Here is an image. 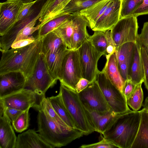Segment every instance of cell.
<instances>
[{
	"label": "cell",
	"instance_id": "cell-1",
	"mask_svg": "<svg viewBox=\"0 0 148 148\" xmlns=\"http://www.w3.org/2000/svg\"><path fill=\"white\" fill-rule=\"evenodd\" d=\"M42 38L38 37L27 46L1 52L0 75L11 71L22 73L26 79L33 73L41 54Z\"/></svg>",
	"mask_w": 148,
	"mask_h": 148
},
{
	"label": "cell",
	"instance_id": "cell-2",
	"mask_svg": "<svg viewBox=\"0 0 148 148\" xmlns=\"http://www.w3.org/2000/svg\"><path fill=\"white\" fill-rule=\"evenodd\" d=\"M141 110L121 114L102 134L119 148H131L136 135Z\"/></svg>",
	"mask_w": 148,
	"mask_h": 148
},
{
	"label": "cell",
	"instance_id": "cell-3",
	"mask_svg": "<svg viewBox=\"0 0 148 148\" xmlns=\"http://www.w3.org/2000/svg\"><path fill=\"white\" fill-rule=\"evenodd\" d=\"M38 111V131L42 138L54 148L65 146L84 135L78 129L67 128L58 124L42 110Z\"/></svg>",
	"mask_w": 148,
	"mask_h": 148
},
{
	"label": "cell",
	"instance_id": "cell-4",
	"mask_svg": "<svg viewBox=\"0 0 148 148\" xmlns=\"http://www.w3.org/2000/svg\"><path fill=\"white\" fill-rule=\"evenodd\" d=\"M59 93L77 129L86 135L94 131L88 121L85 108L76 91L60 84Z\"/></svg>",
	"mask_w": 148,
	"mask_h": 148
},
{
	"label": "cell",
	"instance_id": "cell-5",
	"mask_svg": "<svg viewBox=\"0 0 148 148\" xmlns=\"http://www.w3.org/2000/svg\"><path fill=\"white\" fill-rule=\"evenodd\" d=\"M57 82V80L51 75L44 55L41 53L33 73L26 79L23 89L31 90L41 95L45 96L48 89L53 87Z\"/></svg>",
	"mask_w": 148,
	"mask_h": 148
},
{
	"label": "cell",
	"instance_id": "cell-6",
	"mask_svg": "<svg viewBox=\"0 0 148 148\" xmlns=\"http://www.w3.org/2000/svg\"><path fill=\"white\" fill-rule=\"evenodd\" d=\"M97 81L111 110L120 114L131 110L123 93L111 82L102 71H99Z\"/></svg>",
	"mask_w": 148,
	"mask_h": 148
},
{
	"label": "cell",
	"instance_id": "cell-7",
	"mask_svg": "<svg viewBox=\"0 0 148 148\" xmlns=\"http://www.w3.org/2000/svg\"><path fill=\"white\" fill-rule=\"evenodd\" d=\"M45 96H42L31 90L23 89L16 92L0 98V104L4 108L9 107L24 111L32 107L39 111Z\"/></svg>",
	"mask_w": 148,
	"mask_h": 148
},
{
	"label": "cell",
	"instance_id": "cell-8",
	"mask_svg": "<svg viewBox=\"0 0 148 148\" xmlns=\"http://www.w3.org/2000/svg\"><path fill=\"white\" fill-rule=\"evenodd\" d=\"M82 76L90 83L97 80L98 60L102 55L98 52L88 40L77 49Z\"/></svg>",
	"mask_w": 148,
	"mask_h": 148
},
{
	"label": "cell",
	"instance_id": "cell-9",
	"mask_svg": "<svg viewBox=\"0 0 148 148\" xmlns=\"http://www.w3.org/2000/svg\"><path fill=\"white\" fill-rule=\"evenodd\" d=\"M137 17L131 15L120 19L110 30L116 48L126 42H136L138 28Z\"/></svg>",
	"mask_w": 148,
	"mask_h": 148
},
{
	"label": "cell",
	"instance_id": "cell-10",
	"mask_svg": "<svg viewBox=\"0 0 148 148\" xmlns=\"http://www.w3.org/2000/svg\"><path fill=\"white\" fill-rule=\"evenodd\" d=\"M78 95L81 102L86 109L100 113H104L111 110L97 80L90 83Z\"/></svg>",
	"mask_w": 148,
	"mask_h": 148
},
{
	"label": "cell",
	"instance_id": "cell-11",
	"mask_svg": "<svg viewBox=\"0 0 148 148\" xmlns=\"http://www.w3.org/2000/svg\"><path fill=\"white\" fill-rule=\"evenodd\" d=\"M82 78L77 49H70L66 55L64 59L62 77L60 81V84L76 91V85Z\"/></svg>",
	"mask_w": 148,
	"mask_h": 148
},
{
	"label": "cell",
	"instance_id": "cell-12",
	"mask_svg": "<svg viewBox=\"0 0 148 148\" xmlns=\"http://www.w3.org/2000/svg\"><path fill=\"white\" fill-rule=\"evenodd\" d=\"M23 3L19 0H7L0 3V36L11 28L17 22Z\"/></svg>",
	"mask_w": 148,
	"mask_h": 148
},
{
	"label": "cell",
	"instance_id": "cell-13",
	"mask_svg": "<svg viewBox=\"0 0 148 148\" xmlns=\"http://www.w3.org/2000/svg\"><path fill=\"white\" fill-rule=\"evenodd\" d=\"M33 5L27 16L16 22L11 28L1 36L0 50L1 52L10 49L18 32L39 15L41 7L38 9L37 7H36L35 5L33 7Z\"/></svg>",
	"mask_w": 148,
	"mask_h": 148
},
{
	"label": "cell",
	"instance_id": "cell-14",
	"mask_svg": "<svg viewBox=\"0 0 148 148\" xmlns=\"http://www.w3.org/2000/svg\"><path fill=\"white\" fill-rule=\"evenodd\" d=\"M0 98L23 89L26 78L21 72L11 71L0 75Z\"/></svg>",
	"mask_w": 148,
	"mask_h": 148
},
{
	"label": "cell",
	"instance_id": "cell-15",
	"mask_svg": "<svg viewBox=\"0 0 148 148\" xmlns=\"http://www.w3.org/2000/svg\"><path fill=\"white\" fill-rule=\"evenodd\" d=\"M121 0H112L92 30H110L119 20Z\"/></svg>",
	"mask_w": 148,
	"mask_h": 148
},
{
	"label": "cell",
	"instance_id": "cell-16",
	"mask_svg": "<svg viewBox=\"0 0 148 148\" xmlns=\"http://www.w3.org/2000/svg\"><path fill=\"white\" fill-rule=\"evenodd\" d=\"M135 43L128 42L116 48V54L119 69L123 78L125 81L130 80V71L133 59Z\"/></svg>",
	"mask_w": 148,
	"mask_h": 148
},
{
	"label": "cell",
	"instance_id": "cell-17",
	"mask_svg": "<svg viewBox=\"0 0 148 148\" xmlns=\"http://www.w3.org/2000/svg\"><path fill=\"white\" fill-rule=\"evenodd\" d=\"M85 109L88 121L94 131L101 134L122 114L116 113L111 110L104 113H100Z\"/></svg>",
	"mask_w": 148,
	"mask_h": 148
},
{
	"label": "cell",
	"instance_id": "cell-18",
	"mask_svg": "<svg viewBox=\"0 0 148 148\" xmlns=\"http://www.w3.org/2000/svg\"><path fill=\"white\" fill-rule=\"evenodd\" d=\"M65 46L57 52L43 55L49 71L52 77L60 81L62 77V68L65 56L70 50Z\"/></svg>",
	"mask_w": 148,
	"mask_h": 148
},
{
	"label": "cell",
	"instance_id": "cell-19",
	"mask_svg": "<svg viewBox=\"0 0 148 148\" xmlns=\"http://www.w3.org/2000/svg\"><path fill=\"white\" fill-rule=\"evenodd\" d=\"M73 14V30L71 41L72 49H77L85 41L89 36L87 27H89L88 23L83 16L79 13Z\"/></svg>",
	"mask_w": 148,
	"mask_h": 148
},
{
	"label": "cell",
	"instance_id": "cell-20",
	"mask_svg": "<svg viewBox=\"0 0 148 148\" xmlns=\"http://www.w3.org/2000/svg\"><path fill=\"white\" fill-rule=\"evenodd\" d=\"M34 130L29 129L19 134L16 148H53Z\"/></svg>",
	"mask_w": 148,
	"mask_h": 148
},
{
	"label": "cell",
	"instance_id": "cell-21",
	"mask_svg": "<svg viewBox=\"0 0 148 148\" xmlns=\"http://www.w3.org/2000/svg\"><path fill=\"white\" fill-rule=\"evenodd\" d=\"M106 62L102 71L111 82L122 92L125 81L118 68L115 52L106 58Z\"/></svg>",
	"mask_w": 148,
	"mask_h": 148
},
{
	"label": "cell",
	"instance_id": "cell-22",
	"mask_svg": "<svg viewBox=\"0 0 148 148\" xmlns=\"http://www.w3.org/2000/svg\"><path fill=\"white\" fill-rule=\"evenodd\" d=\"M71 0H47L42 5L38 19L42 25L63 13L65 7Z\"/></svg>",
	"mask_w": 148,
	"mask_h": 148
},
{
	"label": "cell",
	"instance_id": "cell-23",
	"mask_svg": "<svg viewBox=\"0 0 148 148\" xmlns=\"http://www.w3.org/2000/svg\"><path fill=\"white\" fill-rule=\"evenodd\" d=\"M11 123L3 111L0 115V148H16L17 137Z\"/></svg>",
	"mask_w": 148,
	"mask_h": 148
},
{
	"label": "cell",
	"instance_id": "cell-24",
	"mask_svg": "<svg viewBox=\"0 0 148 148\" xmlns=\"http://www.w3.org/2000/svg\"><path fill=\"white\" fill-rule=\"evenodd\" d=\"M112 0H102L81 11L79 14L88 21L89 27L92 29L96 22L107 8Z\"/></svg>",
	"mask_w": 148,
	"mask_h": 148
},
{
	"label": "cell",
	"instance_id": "cell-25",
	"mask_svg": "<svg viewBox=\"0 0 148 148\" xmlns=\"http://www.w3.org/2000/svg\"><path fill=\"white\" fill-rule=\"evenodd\" d=\"M140 48L139 45L135 43L134 56L130 68V80L136 84L143 82L144 79V69L141 56Z\"/></svg>",
	"mask_w": 148,
	"mask_h": 148
},
{
	"label": "cell",
	"instance_id": "cell-26",
	"mask_svg": "<svg viewBox=\"0 0 148 148\" xmlns=\"http://www.w3.org/2000/svg\"><path fill=\"white\" fill-rule=\"evenodd\" d=\"M148 148V110H141V118L138 132L131 148Z\"/></svg>",
	"mask_w": 148,
	"mask_h": 148
},
{
	"label": "cell",
	"instance_id": "cell-27",
	"mask_svg": "<svg viewBox=\"0 0 148 148\" xmlns=\"http://www.w3.org/2000/svg\"><path fill=\"white\" fill-rule=\"evenodd\" d=\"M48 98L55 111L68 126L70 128L77 129L73 119L63 101L60 93L59 92L57 95Z\"/></svg>",
	"mask_w": 148,
	"mask_h": 148
},
{
	"label": "cell",
	"instance_id": "cell-28",
	"mask_svg": "<svg viewBox=\"0 0 148 148\" xmlns=\"http://www.w3.org/2000/svg\"><path fill=\"white\" fill-rule=\"evenodd\" d=\"M65 46L62 39L53 31L42 37L41 53L45 55L56 52Z\"/></svg>",
	"mask_w": 148,
	"mask_h": 148
},
{
	"label": "cell",
	"instance_id": "cell-29",
	"mask_svg": "<svg viewBox=\"0 0 148 148\" xmlns=\"http://www.w3.org/2000/svg\"><path fill=\"white\" fill-rule=\"evenodd\" d=\"M72 15L69 13L63 12L47 22L38 30L37 38L42 37L53 31L69 18Z\"/></svg>",
	"mask_w": 148,
	"mask_h": 148
},
{
	"label": "cell",
	"instance_id": "cell-30",
	"mask_svg": "<svg viewBox=\"0 0 148 148\" xmlns=\"http://www.w3.org/2000/svg\"><path fill=\"white\" fill-rule=\"evenodd\" d=\"M73 30V14L66 21L53 31L62 40L68 48L72 49L71 41Z\"/></svg>",
	"mask_w": 148,
	"mask_h": 148
},
{
	"label": "cell",
	"instance_id": "cell-31",
	"mask_svg": "<svg viewBox=\"0 0 148 148\" xmlns=\"http://www.w3.org/2000/svg\"><path fill=\"white\" fill-rule=\"evenodd\" d=\"M88 40L98 52L105 56L108 46L106 31H95Z\"/></svg>",
	"mask_w": 148,
	"mask_h": 148
},
{
	"label": "cell",
	"instance_id": "cell-32",
	"mask_svg": "<svg viewBox=\"0 0 148 148\" xmlns=\"http://www.w3.org/2000/svg\"><path fill=\"white\" fill-rule=\"evenodd\" d=\"M143 82H141L137 85L133 92L126 99L128 106L133 111H138L142 106L144 95L141 86Z\"/></svg>",
	"mask_w": 148,
	"mask_h": 148
},
{
	"label": "cell",
	"instance_id": "cell-33",
	"mask_svg": "<svg viewBox=\"0 0 148 148\" xmlns=\"http://www.w3.org/2000/svg\"><path fill=\"white\" fill-rule=\"evenodd\" d=\"M102 0H71L63 10V12L71 14L79 13Z\"/></svg>",
	"mask_w": 148,
	"mask_h": 148
},
{
	"label": "cell",
	"instance_id": "cell-34",
	"mask_svg": "<svg viewBox=\"0 0 148 148\" xmlns=\"http://www.w3.org/2000/svg\"><path fill=\"white\" fill-rule=\"evenodd\" d=\"M40 106V110H42L52 121L61 126L70 128L56 113L52 107L48 97L46 98L45 97H43L41 102Z\"/></svg>",
	"mask_w": 148,
	"mask_h": 148
},
{
	"label": "cell",
	"instance_id": "cell-35",
	"mask_svg": "<svg viewBox=\"0 0 148 148\" xmlns=\"http://www.w3.org/2000/svg\"><path fill=\"white\" fill-rule=\"evenodd\" d=\"M143 2V0H122L119 19L132 15Z\"/></svg>",
	"mask_w": 148,
	"mask_h": 148
},
{
	"label": "cell",
	"instance_id": "cell-36",
	"mask_svg": "<svg viewBox=\"0 0 148 148\" xmlns=\"http://www.w3.org/2000/svg\"><path fill=\"white\" fill-rule=\"evenodd\" d=\"M28 108L23 111L12 123L14 129L18 132H21L27 129L29 126V118Z\"/></svg>",
	"mask_w": 148,
	"mask_h": 148
},
{
	"label": "cell",
	"instance_id": "cell-37",
	"mask_svg": "<svg viewBox=\"0 0 148 148\" xmlns=\"http://www.w3.org/2000/svg\"><path fill=\"white\" fill-rule=\"evenodd\" d=\"M40 12L39 15L36 18L27 24L20 30L18 33L16 39L13 43L27 38L29 35L39 29L41 26L40 24L35 27L34 26L35 25L37 20L40 18Z\"/></svg>",
	"mask_w": 148,
	"mask_h": 148
},
{
	"label": "cell",
	"instance_id": "cell-38",
	"mask_svg": "<svg viewBox=\"0 0 148 148\" xmlns=\"http://www.w3.org/2000/svg\"><path fill=\"white\" fill-rule=\"evenodd\" d=\"M136 42L144 48L148 56V22L144 23L141 33L138 34Z\"/></svg>",
	"mask_w": 148,
	"mask_h": 148
},
{
	"label": "cell",
	"instance_id": "cell-39",
	"mask_svg": "<svg viewBox=\"0 0 148 148\" xmlns=\"http://www.w3.org/2000/svg\"><path fill=\"white\" fill-rule=\"evenodd\" d=\"M100 140L96 143L88 144L83 145L80 148H118L117 146L111 141L105 138L101 134Z\"/></svg>",
	"mask_w": 148,
	"mask_h": 148
},
{
	"label": "cell",
	"instance_id": "cell-40",
	"mask_svg": "<svg viewBox=\"0 0 148 148\" xmlns=\"http://www.w3.org/2000/svg\"><path fill=\"white\" fill-rule=\"evenodd\" d=\"M140 48V54L144 72L143 82L145 88L148 91V56L144 48Z\"/></svg>",
	"mask_w": 148,
	"mask_h": 148
},
{
	"label": "cell",
	"instance_id": "cell-41",
	"mask_svg": "<svg viewBox=\"0 0 148 148\" xmlns=\"http://www.w3.org/2000/svg\"><path fill=\"white\" fill-rule=\"evenodd\" d=\"M38 1L36 0L32 2L23 3L19 11L17 22L23 19L27 16L32 7Z\"/></svg>",
	"mask_w": 148,
	"mask_h": 148
},
{
	"label": "cell",
	"instance_id": "cell-42",
	"mask_svg": "<svg viewBox=\"0 0 148 148\" xmlns=\"http://www.w3.org/2000/svg\"><path fill=\"white\" fill-rule=\"evenodd\" d=\"M4 112L11 122L12 123L16 120L23 111L12 108L5 107L4 108Z\"/></svg>",
	"mask_w": 148,
	"mask_h": 148
},
{
	"label": "cell",
	"instance_id": "cell-43",
	"mask_svg": "<svg viewBox=\"0 0 148 148\" xmlns=\"http://www.w3.org/2000/svg\"><path fill=\"white\" fill-rule=\"evenodd\" d=\"M137 84L134 83L130 80H127L125 81L122 90V93L126 99L133 92Z\"/></svg>",
	"mask_w": 148,
	"mask_h": 148
},
{
	"label": "cell",
	"instance_id": "cell-44",
	"mask_svg": "<svg viewBox=\"0 0 148 148\" xmlns=\"http://www.w3.org/2000/svg\"><path fill=\"white\" fill-rule=\"evenodd\" d=\"M35 38L33 36H29L27 38L19 40L12 45L11 48L16 49L21 48L33 42Z\"/></svg>",
	"mask_w": 148,
	"mask_h": 148
},
{
	"label": "cell",
	"instance_id": "cell-45",
	"mask_svg": "<svg viewBox=\"0 0 148 148\" xmlns=\"http://www.w3.org/2000/svg\"><path fill=\"white\" fill-rule=\"evenodd\" d=\"M148 14V0H143L142 4L132 14L137 17L143 15Z\"/></svg>",
	"mask_w": 148,
	"mask_h": 148
},
{
	"label": "cell",
	"instance_id": "cell-46",
	"mask_svg": "<svg viewBox=\"0 0 148 148\" xmlns=\"http://www.w3.org/2000/svg\"><path fill=\"white\" fill-rule=\"evenodd\" d=\"M90 83L87 79L81 78L77 82L75 86V90L77 92L79 93L86 88Z\"/></svg>",
	"mask_w": 148,
	"mask_h": 148
},
{
	"label": "cell",
	"instance_id": "cell-47",
	"mask_svg": "<svg viewBox=\"0 0 148 148\" xmlns=\"http://www.w3.org/2000/svg\"><path fill=\"white\" fill-rule=\"evenodd\" d=\"M142 105L145 108L148 110V96L145 99V102Z\"/></svg>",
	"mask_w": 148,
	"mask_h": 148
},
{
	"label": "cell",
	"instance_id": "cell-48",
	"mask_svg": "<svg viewBox=\"0 0 148 148\" xmlns=\"http://www.w3.org/2000/svg\"><path fill=\"white\" fill-rule=\"evenodd\" d=\"M23 3H27L33 2L34 0H19Z\"/></svg>",
	"mask_w": 148,
	"mask_h": 148
},
{
	"label": "cell",
	"instance_id": "cell-49",
	"mask_svg": "<svg viewBox=\"0 0 148 148\" xmlns=\"http://www.w3.org/2000/svg\"><path fill=\"white\" fill-rule=\"evenodd\" d=\"M38 0L40 1V0Z\"/></svg>",
	"mask_w": 148,
	"mask_h": 148
},
{
	"label": "cell",
	"instance_id": "cell-50",
	"mask_svg": "<svg viewBox=\"0 0 148 148\" xmlns=\"http://www.w3.org/2000/svg\"></svg>",
	"mask_w": 148,
	"mask_h": 148
}]
</instances>
